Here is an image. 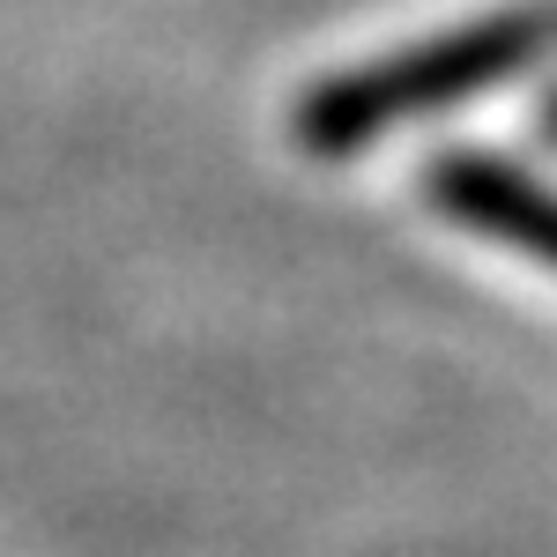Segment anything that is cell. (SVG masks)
I'll return each instance as SVG.
<instances>
[{
  "label": "cell",
  "mask_w": 557,
  "mask_h": 557,
  "mask_svg": "<svg viewBox=\"0 0 557 557\" xmlns=\"http://www.w3.org/2000/svg\"><path fill=\"white\" fill-rule=\"evenodd\" d=\"M438 201L461 215V223L520 246V253L557 260V201L528 172H506V164H491V157H461V164L438 172Z\"/></svg>",
  "instance_id": "cell-1"
}]
</instances>
